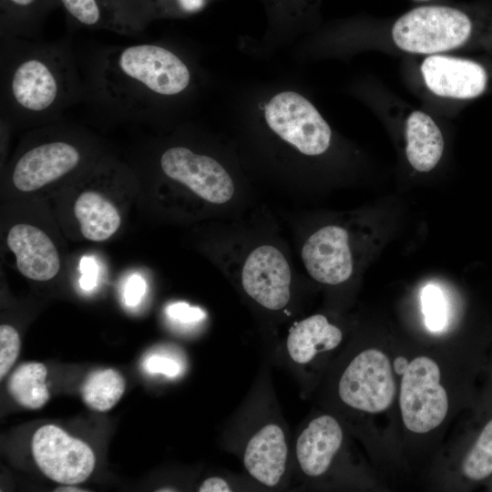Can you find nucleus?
<instances>
[{
  "instance_id": "obj_1",
  "label": "nucleus",
  "mask_w": 492,
  "mask_h": 492,
  "mask_svg": "<svg viewBox=\"0 0 492 492\" xmlns=\"http://www.w3.org/2000/svg\"><path fill=\"white\" fill-rule=\"evenodd\" d=\"M190 80L187 64L163 46H105L87 62L84 99L104 115L143 118L159 99L184 92Z\"/></svg>"
},
{
  "instance_id": "obj_2",
  "label": "nucleus",
  "mask_w": 492,
  "mask_h": 492,
  "mask_svg": "<svg viewBox=\"0 0 492 492\" xmlns=\"http://www.w3.org/2000/svg\"><path fill=\"white\" fill-rule=\"evenodd\" d=\"M84 98V80L67 40L1 36V115L41 121Z\"/></svg>"
},
{
  "instance_id": "obj_3",
  "label": "nucleus",
  "mask_w": 492,
  "mask_h": 492,
  "mask_svg": "<svg viewBox=\"0 0 492 492\" xmlns=\"http://www.w3.org/2000/svg\"><path fill=\"white\" fill-rule=\"evenodd\" d=\"M475 31V20L464 10L422 5L395 22L392 37L397 47L405 52L436 55L464 46Z\"/></svg>"
},
{
  "instance_id": "obj_4",
  "label": "nucleus",
  "mask_w": 492,
  "mask_h": 492,
  "mask_svg": "<svg viewBox=\"0 0 492 492\" xmlns=\"http://www.w3.org/2000/svg\"><path fill=\"white\" fill-rule=\"evenodd\" d=\"M440 378V369L431 358L418 356L409 363L399 396L402 418L408 430L426 433L444 421L449 405Z\"/></svg>"
},
{
  "instance_id": "obj_5",
  "label": "nucleus",
  "mask_w": 492,
  "mask_h": 492,
  "mask_svg": "<svg viewBox=\"0 0 492 492\" xmlns=\"http://www.w3.org/2000/svg\"><path fill=\"white\" fill-rule=\"evenodd\" d=\"M264 117L272 131L302 154L320 155L330 146L329 125L308 99L294 91L275 95L266 105Z\"/></svg>"
},
{
  "instance_id": "obj_6",
  "label": "nucleus",
  "mask_w": 492,
  "mask_h": 492,
  "mask_svg": "<svg viewBox=\"0 0 492 492\" xmlns=\"http://www.w3.org/2000/svg\"><path fill=\"white\" fill-rule=\"evenodd\" d=\"M339 396L347 405L367 413L387 409L395 394V384L388 357L376 349L356 355L339 381Z\"/></svg>"
},
{
  "instance_id": "obj_7",
  "label": "nucleus",
  "mask_w": 492,
  "mask_h": 492,
  "mask_svg": "<svg viewBox=\"0 0 492 492\" xmlns=\"http://www.w3.org/2000/svg\"><path fill=\"white\" fill-rule=\"evenodd\" d=\"M32 453L43 474L65 485L87 480L96 464L93 450L87 443L55 425H45L36 431Z\"/></svg>"
},
{
  "instance_id": "obj_8",
  "label": "nucleus",
  "mask_w": 492,
  "mask_h": 492,
  "mask_svg": "<svg viewBox=\"0 0 492 492\" xmlns=\"http://www.w3.org/2000/svg\"><path fill=\"white\" fill-rule=\"evenodd\" d=\"M163 173L211 203H225L234 193L233 181L214 159L176 146L166 149L159 159Z\"/></svg>"
},
{
  "instance_id": "obj_9",
  "label": "nucleus",
  "mask_w": 492,
  "mask_h": 492,
  "mask_svg": "<svg viewBox=\"0 0 492 492\" xmlns=\"http://www.w3.org/2000/svg\"><path fill=\"white\" fill-rule=\"evenodd\" d=\"M81 160L80 149L70 141L41 142L17 159L11 174L12 182L18 190L34 191L70 173Z\"/></svg>"
},
{
  "instance_id": "obj_10",
  "label": "nucleus",
  "mask_w": 492,
  "mask_h": 492,
  "mask_svg": "<svg viewBox=\"0 0 492 492\" xmlns=\"http://www.w3.org/2000/svg\"><path fill=\"white\" fill-rule=\"evenodd\" d=\"M241 282L246 293L270 310L283 308L290 299L291 271L283 254L272 245L257 247L247 257Z\"/></svg>"
},
{
  "instance_id": "obj_11",
  "label": "nucleus",
  "mask_w": 492,
  "mask_h": 492,
  "mask_svg": "<svg viewBox=\"0 0 492 492\" xmlns=\"http://www.w3.org/2000/svg\"><path fill=\"white\" fill-rule=\"evenodd\" d=\"M421 72L426 87L443 97H477L486 90L488 81L481 64L439 54L426 56L421 65Z\"/></svg>"
},
{
  "instance_id": "obj_12",
  "label": "nucleus",
  "mask_w": 492,
  "mask_h": 492,
  "mask_svg": "<svg viewBox=\"0 0 492 492\" xmlns=\"http://www.w3.org/2000/svg\"><path fill=\"white\" fill-rule=\"evenodd\" d=\"M302 259L317 282L333 285L345 282L353 272L347 231L335 225L323 227L305 241Z\"/></svg>"
},
{
  "instance_id": "obj_13",
  "label": "nucleus",
  "mask_w": 492,
  "mask_h": 492,
  "mask_svg": "<svg viewBox=\"0 0 492 492\" xmlns=\"http://www.w3.org/2000/svg\"><path fill=\"white\" fill-rule=\"evenodd\" d=\"M7 245L16 257V266L26 277L48 281L60 269L58 252L50 238L29 224L13 226L7 235Z\"/></svg>"
},
{
  "instance_id": "obj_14",
  "label": "nucleus",
  "mask_w": 492,
  "mask_h": 492,
  "mask_svg": "<svg viewBox=\"0 0 492 492\" xmlns=\"http://www.w3.org/2000/svg\"><path fill=\"white\" fill-rule=\"evenodd\" d=\"M210 0H109L112 31L138 34L153 19L200 12Z\"/></svg>"
},
{
  "instance_id": "obj_15",
  "label": "nucleus",
  "mask_w": 492,
  "mask_h": 492,
  "mask_svg": "<svg viewBox=\"0 0 492 492\" xmlns=\"http://www.w3.org/2000/svg\"><path fill=\"white\" fill-rule=\"evenodd\" d=\"M288 448L282 429L274 424L262 426L249 440L243 456L250 475L267 487L278 484L285 472Z\"/></svg>"
},
{
  "instance_id": "obj_16",
  "label": "nucleus",
  "mask_w": 492,
  "mask_h": 492,
  "mask_svg": "<svg viewBox=\"0 0 492 492\" xmlns=\"http://www.w3.org/2000/svg\"><path fill=\"white\" fill-rule=\"evenodd\" d=\"M343 442V430L331 415L312 420L296 443V455L302 470L310 477L323 475Z\"/></svg>"
},
{
  "instance_id": "obj_17",
  "label": "nucleus",
  "mask_w": 492,
  "mask_h": 492,
  "mask_svg": "<svg viewBox=\"0 0 492 492\" xmlns=\"http://www.w3.org/2000/svg\"><path fill=\"white\" fill-rule=\"evenodd\" d=\"M405 138L411 166L421 172L433 169L442 157L444 139L432 118L423 111L412 112L406 120Z\"/></svg>"
},
{
  "instance_id": "obj_18",
  "label": "nucleus",
  "mask_w": 492,
  "mask_h": 492,
  "mask_svg": "<svg viewBox=\"0 0 492 492\" xmlns=\"http://www.w3.org/2000/svg\"><path fill=\"white\" fill-rule=\"evenodd\" d=\"M343 338L341 330L331 324L322 314L310 316L291 330L287 338V350L298 364H307L321 352L339 345Z\"/></svg>"
},
{
  "instance_id": "obj_19",
  "label": "nucleus",
  "mask_w": 492,
  "mask_h": 492,
  "mask_svg": "<svg viewBox=\"0 0 492 492\" xmlns=\"http://www.w3.org/2000/svg\"><path fill=\"white\" fill-rule=\"evenodd\" d=\"M82 235L93 241L110 238L119 228L121 219L117 208L97 191L83 192L74 205Z\"/></svg>"
},
{
  "instance_id": "obj_20",
  "label": "nucleus",
  "mask_w": 492,
  "mask_h": 492,
  "mask_svg": "<svg viewBox=\"0 0 492 492\" xmlns=\"http://www.w3.org/2000/svg\"><path fill=\"white\" fill-rule=\"evenodd\" d=\"M57 0H0L1 36L37 38L47 11Z\"/></svg>"
},
{
  "instance_id": "obj_21",
  "label": "nucleus",
  "mask_w": 492,
  "mask_h": 492,
  "mask_svg": "<svg viewBox=\"0 0 492 492\" xmlns=\"http://www.w3.org/2000/svg\"><path fill=\"white\" fill-rule=\"evenodd\" d=\"M46 374L47 370L41 363L22 364L13 372L8 381L11 396L26 408H41L49 399Z\"/></svg>"
},
{
  "instance_id": "obj_22",
  "label": "nucleus",
  "mask_w": 492,
  "mask_h": 492,
  "mask_svg": "<svg viewBox=\"0 0 492 492\" xmlns=\"http://www.w3.org/2000/svg\"><path fill=\"white\" fill-rule=\"evenodd\" d=\"M125 387V380L118 371L103 369L87 376L82 385L81 395L89 408L106 412L119 401Z\"/></svg>"
},
{
  "instance_id": "obj_23",
  "label": "nucleus",
  "mask_w": 492,
  "mask_h": 492,
  "mask_svg": "<svg viewBox=\"0 0 492 492\" xmlns=\"http://www.w3.org/2000/svg\"><path fill=\"white\" fill-rule=\"evenodd\" d=\"M77 26L112 30L109 0H57Z\"/></svg>"
},
{
  "instance_id": "obj_24",
  "label": "nucleus",
  "mask_w": 492,
  "mask_h": 492,
  "mask_svg": "<svg viewBox=\"0 0 492 492\" xmlns=\"http://www.w3.org/2000/svg\"><path fill=\"white\" fill-rule=\"evenodd\" d=\"M462 470L471 480H481L492 474V420L487 423L465 457Z\"/></svg>"
},
{
  "instance_id": "obj_25",
  "label": "nucleus",
  "mask_w": 492,
  "mask_h": 492,
  "mask_svg": "<svg viewBox=\"0 0 492 492\" xmlns=\"http://www.w3.org/2000/svg\"><path fill=\"white\" fill-rule=\"evenodd\" d=\"M421 303L426 327L432 332L443 330L447 321V307L443 292L433 284L425 286L421 293Z\"/></svg>"
},
{
  "instance_id": "obj_26",
  "label": "nucleus",
  "mask_w": 492,
  "mask_h": 492,
  "mask_svg": "<svg viewBox=\"0 0 492 492\" xmlns=\"http://www.w3.org/2000/svg\"><path fill=\"white\" fill-rule=\"evenodd\" d=\"M20 351V337L11 325L0 326V377L10 370L17 359Z\"/></svg>"
},
{
  "instance_id": "obj_27",
  "label": "nucleus",
  "mask_w": 492,
  "mask_h": 492,
  "mask_svg": "<svg viewBox=\"0 0 492 492\" xmlns=\"http://www.w3.org/2000/svg\"><path fill=\"white\" fill-rule=\"evenodd\" d=\"M142 366L148 373L162 374L169 377H175L180 373V365L176 360L160 354L146 357Z\"/></svg>"
},
{
  "instance_id": "obj_28",
  "label": "nucleus",
  "mask_w": 492,
  "mask_h": 492,
  "mask_svg": "<svg viewBox=\"0 0 492 492\" xmlns=\"http://www.w3.org/2000/svg\"><path fill=\"white\" fill-rule=\"evenodd\" d=\"M166 313L170 319L183 323H192L205 318V313L200 308L186 302L172 303L167 307Z\"/></svg>"
},
{
  "instance_id": "obj_29",
  "label": "nucleus",
  "mask_w": 492,
  "mask_h": 492,
  "mask_svg": "<svg viewBox=\"0 0 492 492\" xmlns=\"http://www.w3.org/2000/svg\"><path fill=\"white\" fill-rule=\"evenodd\" d=\"M146 292V282L138 274H133L128 278L124 289V300L127 305H138Z\"/></svg>"
},
{
  "instance_id": "obj_30",
  "label": "nucleus",
  "mask_w": 492,
  "mask_h": 492,
  "mask_svg": "<svg viewBox=\"0 0 492 492\" xmlns=\"http://www.w3.org/2000/svg\"><path fill=\"white\" fill-rule=\"evenodd\" d=\"M80 272L82 276L79 280L80 286L83 290H92L97 278V268L94 261L89 257H83L80 261Z\"/></svg>"
},
{
  "instance_id": "obj_31",
  "label": "nucleus",
  "mask_w": 492,
  "mask_h": 492,
  "mask_svg": "<svg viewBox=\"0 0 492 492\" xmlns=\"http://www.w3.org/2000/svg\"><path fill=\"white\" fill-rule=\"evenodd\" d=\"M200 492H229V484L220 477H210L206 479L199 488Z\"/></svg>"
},
{
  "instance_id": "obj_32",
  "label": "nucleus",
  "mask_w": 492,
  "mask_h": 492,
  "mask_svg": "<svg viewBox=\"0 0 492 492\" xmlns=\"http://www.w3.org/2000/svg\"><path fill=\"white\" fill-rule=\"evenodd\" d=\"M408 361L405 357L404 356H398L395 359L394 361V371L397 374H404V373L405 372L406 368L408 367Z\"/></svg>"
},
{
  "instance_id": "obj_33",
  "label": "nucleus",
  "mask_w": 492,
  "mask_h": 492,
  "mask_svg": "<svg viewBox=\"0 0 492 492\" xmlns=\"http://www.w3.org/2000/svg\"><path fill=\"white\" fill-rule=\"evenodd\" d=\"M56 491H67V492H71V491H75V492H79V491H85L83 489H78L77 487H58L57 489H56Z\"/></svg>"
},
{
  "instance_id": "obj_34",
  "label": "nucleus",
  "mask_w": 492,
  "mask_h": 492,
  "mask_svg": "<svg viewBox=\"0 0 492 492\" xmlns=\"http://www.w3.org/2000/svg\"><path fill=\"white\" fill-rule=\"evenodd\" d=\"M422 1H426V0H422Z\"/></svg>"
}]
</instances>
